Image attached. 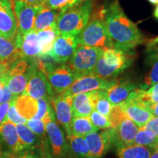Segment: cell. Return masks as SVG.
Here are the masks:
<instances>
[{
  "mask_svg": "<svg viewBox=\"0 0 158 158\" xmlns=\"http://www.w3.org/2000/svg\"><path fill=\"white\" fill-rule=\"evenodd\" d=\"M137 86L133 82L124 81H117L106 91L108 100L113 106H117L128 98L132 92L135 90Z\"/></svg>",
  "mask_w": 158,
  "mask_h": 158,
  "instance_id": "obj_20",
  "label": "cell"
},
{
  "mask_svg": "<svg viewBox=\"0 0 158 158\" xmlns=\"http://www.w3.org/2000/svg\"><path fill=\"white\" fill-rule=\"evenodd\" d=\"M117 136V147L134 143L135 135L139 127L130 118L124 116L115 127Z\"/></svg>",
  "mask_w": 158,
  "mask_h": 158,
  "instance_id": "obj_21",
  "label": "cell"
},
{
  "mask_svg": "<svg viewBox=\"0 0 158 158\" xmlns=\"http://www.w3.org/2000/svg\"><path fill=\"white\" fill-rule=\"evenodd\" d=\"M149 48L148 56L147 57V64L149 67V70L146 74L143 80V84L141 89L150 87L158 82V49L154 47Z\"/></svg>",
  "mask_w": 158,
  "mask_h": 158,
  "instance_id": "obj_24",
  "label": "cell"
},
{
  "mask_svg": "<svg viewBox=\"0 0 158 158\" xmlns=\"http://www.w3.org/2000/svg\"><path fill=\"white\" fill-rule=\"evenodd\" d=\"M45 124V131L48 134L53 153L57 157L64 155L68 149L63 131L59 127L55 118V114L52 110L43 120Z\"/></svg>",
  "mask_w": 158,
  "mask_h": 158,
  "instance_id": "obj_14",
  "label": "cell"
},
{
  "mask_svg": "<svg viewBox=\"0 0 158 158\" xmlns=\"http://www.w3.org/2000/svg\"><path fill=\"white\" fill-rule=\"evenodd\" d=\"M84 137L88 144L89 158H101L110 147L118 145L116 131L114 127L106 129L100 133L92 132Z\"/></svg>",
  "mask_w": 158,
  "mask_h": 158,
  "instance_id": "obj_9",
  "label": "cell"
},
{
  "mask_svg": "<svg viewBox=\"0 0 158 158\" xmlns=\"http://www.w3.org/2000/svg\"><path fill=\"white\" fill-rule=\"evenodd\" d=\"M141 95L151 106L158 102V82L150 86L148 90L141 89Z\"/></svg>",
  "mask_w": 158,
  "mask_h": 158,
  "instance_id": "obj_35",
  "label": "cell"
},
{
  "mask_svg": "<svg viewBox=\"0 0 158 158\" xmlns=\"http://www.w3.org/2000/svg\"><path fill=\"white\" fill-rule=\"evenodd\" d=\"M84 0H44L42 5L51 10L62 12L79 5Z\"/></svg>",
  "mask_w": 158,
  "mask_h": 158,
  "instance_id": "obj_33",
  "label": "cell"
},
{
  "mask_svg": "<svg viewBox=\"0 0 158 158\" xmlns=\"http://www.w3.org/2000/svg\"><path fill=\"white\" fill-rule=\"evenodd\" d=\"M21 158H36V157H32V156H30V155H25V156H23V157H22Z\"/></svg>",
  "mask_w": 158,
  "mask_h": 158,
  "instance_id": "obj_48",
  "label": "cell"
},
{
  "mask_svg": "<svg viewBox=\"0 0 158 158\" xmlns=\"http://www.w3.org/2000/svg\"><path fill=\"white\" fill-rule=\"evenodd\" d=\"M59 35L60 34L57 29L56 23L49 26L43 30L37 31V35L41 49L40 56H45L50 54L54 46L55 40Z\"/></svg>",
  "mask_w": 158,
  "mask_h": 158,
  "instance_id": "obj_23",
  "label": "cell"
},
{
  "mask_svg": "<svg viewBox=\"0 0 158 158\" xmlns=\"http://www.w3.org/2000/svg\"><path fill=\"white\" fill-rule=\"evenodd\" d=\"M71 149L78 157L81 158H89V147L86 141L83 136L74 135H67Z\"/></svg>",
  "mask_w": 158,
  "mask_h": 158,
  "instance_id": "obj_31",
  "label": "cell"
},
{
  "mask_svg": "<svg viewBox=\"0 0 158 158\" xmlns=\"http://www.w3.org/2000/svg\"><path fill=\"white\" fill-rule=\"evenodd\" d=\"M154 17L156 19L158 20V4L157 5V7H155V10H154Z\"/></svg>",
  "mask_w": 158,
  "mask_h": 158,
  "instance_id": "obj_46",
  "label": "cell"
},
{
  "mask_svg": "<svg viewBox=\"0 0 158 158\" xmlns=\"http://www.w3.org/2000/svg\"><path fill=\"white\" fill-rule=\"evenodd\" d=\"M54 93L62 94L76 80L68 64L57 63L45 73Z\"/></svg>",
  "mask_w": 158,
  "mask_h": 158,
  "instance_id": "obj_12",
  "label": "cell"
},
{
  "mask_svg": "<svg viewBox=\"0 0 158 158\" xmlns=\"http://www.w3.org/2000/svg\"><path fill=\"white\" fill-rule=\"evenodd\" d=\"M78 45V35H59L48 55L56 63L64 64L74 54Z\"/></svg>",
  "mask_w": 158,
  "mask_h": 158,
  "instance_id": "obj_15",
  "label": "cell"
},
{
  "mask_svg": "<svg viewBox=\"0 0 158 158\" xmlns=\"http://www.w3.org/2000/svg\"><path fill=\"white\" fill-rule=\"evenodd\" d=\"M131 54L116 48L104 49L92 73L100 78H114L131 64Z\"/></svg>",
  "mask_w": 158,
  "mask_h": 158,
  "instance_id": "obj_4",
  "label": "cell"
},
{
  "mask_svg": "<svg viewBox=\"0 0 158 158\" xmlns=\"http://www.w3.org/2000/svg\"><path fill=\"white\" fill-rule=\"evenodd\" d=\"M93 6L90 0H84L79 5L59 12L56 27L60 35H78L88 24Z\"/></svg>",
  "mask_w": 158,
  "mask_h": 158,
  "instance_id": "obj_2",
  "label": "cell"
},
{
  "mask_svg": "<svg viewBox=\"0 0 158 158\" xmlns=\"http://www.w3.org/2000/svg\"><path fill=\"white\" fill-rule=\"evenodd\" d=\"M7 118L13 123H14L15 125L20 124H26V122H27V120L20 115L18 112L16 107H15V98L10 102V105L7 113Z\"/></svg>",
  "mask_w": 158,
  "mask_h": 158,
  "instance_id": "obj_37",
  "label": "cell"
},
{
  "mask_svg": "<svg viewBox=\"0 0 158 158\" xmlns=\"http://www.w3.org/2000/svg\"><path fill=\"white\" fill-rule=\"evenodd\" d=\"M92 102L94 110H96L104 116H109L114 106L108 100L106 90L92 91Z\"/></svg>",
  "mask_w": 158,
  "mask_h": 158,
  "instance_id": "obj_30",
  "label": "cell"
},
{
  "mask_svg": "<svg viewBox=\"0 0 158 158\" xmlns=\"http://www.w3.org/2000/svg\"><path fill=\"white\" fill-rule=\"evenodd\" d=\"M10 102L11 101L0 104V127H1L3 122H5V120L7 118V113L10 107Z\"/></svg>",
  "mask_w": 158,
  "mask_h": 158,
  "instance_id": "obj_40",
  "label": "cell"
},
{
  "mask_svg": "<svg viewBox=\"0 0 158 158\" xmlns=\"http://www.w3.org/2000/svg\"><path fill=\"white\" fill-rule=\"evenodd\" d=\"M150 158H158V147L154 149L152 154Z\"/></svg>",
  "mask_w": 158,
  "mask_h": 158,
  "instance_id": "obj_45",
  "label": "cell"
},
{
  "mask_svg": "<svg viewBox=\"0 0 158 158\" xmlns=\"http://www.w3.org/2000/svg\"><path fill=\"white\" fill-rule=\"evenodd\" d=\"M103 19L114 48L132 53L135 47L146 41L136 24L124 14L117 1L104 8Z\"/></svg>",
  "mask_w": 158,
  "mask_h": 158,
  "instance_id": "obj_1",
  "label": "cell"
},
{
  "mask_svg": "<svg viewBox=\"0 0 158 158\" xmlns=\"http://www.w3.org/2000/svg\"><path fill=\"white\" fill-rule=\"evenodd\" d=\"M12 1H13V0H12Z\"/></svg>",
  "mask_w": 158,
  "mask_h": 158,
  "instance_id": "obj_49",
  "label": "cell"
},
{
  "mask_svg": "<svg viewBox=\"0 0 158 158\" xmlns=\"http://www.w3.org/2000/svg\"><path fill=\"white\" fill-rule=\"evenodd\" d=\"M156 44H158V36L156 37L155 38L149 40V43H148V44H147V47L148 48H151V47L155 46Z\"/></svg>",
  "mask_w": 158,
  "mask_h": 158,
  "instance_id": "obj_43",
  "label": "cell"
},
{
  "mask_svg": "<svg viewBox=\"0 0 158 158\" xmlns=\"http://www.w3.org/2000/svg\"><path fill=\"white\" fill-rule=\"evenodd\" d=\"M103 49L78 45L76 50L68 60V66L76 78L93 73L94 68Z\"/></svg>",
  "mask_w": 158,
  "mask_h": 158,
  "instance_id": "obj_6",
  "label": "cell"
},
{
  "mask_svg": "<svg viewBox=\"0 0 158 158\" xmlns=\"http://www.w3.org/2000/svg\"><path fill=\"white\" fill-rule=\"evenodd\" d=\"M26 124L33 133L36 134L39 137H43L46 133L45 122L43 120L37 119V118H31V119L27 120Z\"/></svg>",
  "mask_w": 158,
  "mask_h": 158,
  "instance_id": "obj_36",
  "label": "cell"
},
{
  "mask_svg": "<svg viewBox=\"0 0 158 158\" xmlns=\"http://www.w3.org/2000/svg\"><path fill=\"white\" fill-rule=\"evenodd\" d=\"M59 12L51 10L45 6H39L38 10L35 17L33 31H38L43 30L49 26L56 23Z\"/></svg>",
  "mask_w": 158,
  "mask_h": 158,
  "instance_id": "obj_26",
  "label": "cell"
},
{
  "mask_svg": "<svg viewBox=\"0 0 158 158\" xmlns=\"http://www.w3.org/2000/svg\"><path fill=\"white\" fill-rule=\"evenodd\" d=\"M0 158H16L14 155H12L10 153H6L2 154V155H0Z\"/></svg>",
  "mask_w": 158,
  "mask_h": 158,
  "instance_id": "obj_44",
  "label": "cell"
},
{
  "mask_svg": "<svg viewBox=\"0 0 158 158\" xmlns=\"http://www.w3.org/2000/svg\"><path fill=\"white\" fill-rule=\"evenodd\" d=\"M93 110L92 92L80 93L73 97V116H89Z\"/></svg>",
  "mask_w": 158,
  "mask_h": 158,
  "instance_id": "obj_25",
  "label": "cell"
},
{
  "mask_svg": "<svg viewBox=\"0 0 158 158\" xmlns=\"http://www.w3.org/2000/svg\"><path fill=\"white\" fill-rule=\"evenodd\" d=\"M151 112L153 117H158V102L151 106Z\"/></svg>",
  "mask_w": 158,
  "mask_h": 158,
  "instance_id": "obj_42",
  "label": "cell"
},
{
  "mask_svg": "<svg viewBox=\"0 0 158 158\" xmlns=\"http://www.w3.org/2000/svg\"><path fill=\"white\" fill-rule=\"evenodd\" d=\"M13 7L17 21V31L25 35L33 31L39 6H32L22 0H13Z\"/></svg>",
  "mask_w": 158,
  "mask_h": 158,
  "instance_id": "obj_13",
  "label": "cell"
},
{
  "mask_svg": "<svg viewBox=\"0 0 158 158\" xmlns=\"http://www.w3.org/2000/svg\"><path fill=\"white\" fill-rule=\"evenodd\" d=\"M21 57L23 56L15 35L10 39L0 35V68L7 69Z\"/></svg>",
  "mask_w": 158,
  "mask_h": 158,
  "instance_id": "obj_18",
  "label": "cell"
},
{
  "mask_svg": "<svg viewBox=\"0 0 158 158\" xmlns=\"http://www.w3.org/2000/svg\"><path fill=\"white\" fill-rule=\"evenodd\" d=\"M122 110L138 127H142L153 117L151 106L141 95V89L131 92L126 100L119 104Z\"/></svg>",
  "mask_w": 158,
  "mask_h": 158,
  "instance_id": "obj_7",
  "label": "cell"
},
{
  "mask_svg": "<svg viewBox=\"0 0 158 158\" xmlns=\"http://www.w3.org/2000/svg\"><path fill=\"white\" fill-rule=\"evenodd\" d=\"M15 98L16 97L13 96V94L9 90L7 85H5L2 88L0 89V104L11 101Z\"/></svg>",
  "mask_w": 158,
  "mask_h": 158,
  "instance_id": "obj_38",
  "label": "cell"
},
{
  "mask_svg": "<svg viewBox=\"0 0 158 158\" xmlns=\"http://www.w3.org/2000/svg\"><path fill=\"white\" fill-rule=\"evenodd\" d=\"M27 4L32 6H40L44 0H22Z\"/></svg>",
  "mask_w": 158,
  "mask_h": 158,
  "instance_id": "obj_41",
  "label": "cell"
},
{
  "mask_svg": "<svg viewBox=\"0 0 158 158\" xmlns=\"http://www.w3.org/2000/svg\"><path fill=\"white\" fill-rule=\"evenodd\" d=\"M17 21L12 0H0V35L10 39L17 33Z\"/></svg>",
  "mask_w": 158,
  "mask_h": 158,
  "instance_id": "obj_17",
  "label": "cell"
},
{
  "mask_svg": "<svg viewBox=\"0 0 158 158\" xmlns=\"http://www.w3.org/2000/svg\"><path fill=\"white\" fill-rule=\"evenodd\" d=\"M134 143L155 149L158 147V138L150 130L145 129L143 127H139L134 140Z\"/></svg>",
  "mask_w": 158,
  "mask_h": 158,
  "instance_id": "obj_32",
  "label": "cell"
},
{
  "mask_svg": "<svg viewBox=\"0 0 158 158\" xmlns=\"http://www.w3.org/2000/svg\"><path fill=\"white\" fill-rule=\"evenodd\" d=\"M104 8L92 11L89 21L78 35L79 45L102 49L114 48V43L108 35L103 19Z\"/></svg>",
  "mask_w": 158,
  "mask_h": 158,
  "instance_id": "obj_3",
  "label": "cell"
},
{
  "mask_svg": "<svg viewBox=\"0 0 158 158\" xmlns=\"http://www.w3.org/2000/svg\"><path fill=\"white\" fill-rule=\"evenodd\" d=\"M51 100H36L27 94H21L15 98V104L19 114L26 120L31 118L44 120L53 110Z\"/></svg>",
  "mask_w": 158,
  "mask_h": 158,
  "instance_id": "obj_8",
  "label": "cell"
},
{
  "mask_svg": "<svg viewBox=\"0 0 158 158\" xmlns=\"http://www.w3.org/2000/svg\"><path fill=\"white\" fill-rule=\"evenodd\" d=\"M117 81H118L115 78H100L96 75L91 73L76 79L73 84L62 94L73 97L76 94L94 90H107Z\"/></svg>",
  "mask_w": 158,
  "mask_h": 158,
  "instance_id": "obj_10",
  "label": "cell"
},
{
  "mask_svg": "<svg viewBox=\"0 0 158 158\" xmlns=\"http://www.w3.org/2000/svg\"><path fill=\"white\" fill-rule=\"evenodd\" d=\"M0 136L6 145L14 152H21L16 125L6 118L0 127Z\"/></svg>",
  "mask_w": 158,
  "mask_h": 158,
  "instance_id": "obj_22",
  "label": "cell"
},
{
  "mask_svg": "<svg viewBox=\"0 0 158 158\" xmlns=\"http://www.w3.org/2000/svg\"><path fill=\"white\" fill-rule=\"evenodd\" d=\"M148 1L153 5H157L158 4V0H148Z\"/></svg>",
  "mask_w": 158,
  "mask_h": 158,
  "instance_id": "obj_47",
  "label": "cell"
},
{
  "mask_svg": "<svg viewBox=\"0 0 158 158\" xmlns=\"http://www.w3.org/2000/svg\"><path fill=\"white\" fill-rule=\"evenodd\" d=\"M15 37L23 57L33 59L40 56L41 49L36 31H31L25 35L17 31Z\"/></svg>",
  "mask_w": 158,
  "mask_h": 158,
  "instance_id": "obj_19",
  "label": "cell"
},
{
  "mask_svg": "<svg viewBox=\"0 0 158 158\" xmlns=\"http://www.w3.org/2000/svg\"><path fill=\"white\" fill-rule=\"evenodd\" d=\"M117 149L118 158H150L155 149L135 143L120 146Z\"/></svg>",
  "mask_w": 158,
  "mask_h": 158,
  "instance_id": "obj_27",
  "label": "cell"
},
{
  "mask_svg": "<svg viewBox=\"0 0 158 158\" xmlns=\"http://www.w3.org/2000/svg\"><path fill=\"white\" fill-rule=\"evenodd\" d=\"M90 119L95 127L100 129H108L113 127L108 116H104L96 110H93L90 114Z\"/></svg>",
  "mask_w": 158,
  "mask_h": 158,
  "instance_id": "obj_34",
  "label": "cell"
},
{
  "mask_svg": "<svg viewBox=\"0 0 158 158\" xmlns=\"http://www.w3.org/2000/svg\"><path fill=\"white\" fill-rule=\"evenodd\" d=\"M54 106V114L59 124L64 127L67 135L71 134V122L73 114V96H66L60 94L54 96L51 100Z\"/></svg>",
  "mask_w": 158,
  "mask_h": 158,
  "instance_id": "obj_16",
  "label": "cell"
},
{
  "mask_svg": "<svg viewBox=\"0 0 158 158\" xmlns=\"http://www.w3.org/2000/svg\"><path fill=\"white\" fill-rule=\"evenodd\" d=\"M35 64V58L21 57L13 62L5 73L0 75L13 96L19 97L23 94Z\"/></svg>",
  "mask_w": 158,
  "mask_h": 158,
  "instance_id": "obj_5",
  "label": "cell"
},
{
  "mask_svg": "<svg viewBox=\"0 0 158 158\" xmlns=\"http://www.w3.org/2000/svg\"><path fill=\"white\" fill-rule=\"evenodd\" d=\"M99 129L92 124L89 116H73L71 122V134L77 136H85Z\"/></svg>",
  "mask_w": 158,
  "mask_h": 158,
  "instance_id": "obj_28",
  "label": "cell"
},
{
  "mask_svg": "<svg viewBox=\"0 0 158 158\" xmlns=\"http://www.w3.org/2000/svg\"><path fill=\"white\" fill-rule=\"evenodd\" d=\"M18 134L20 141V151L32 149L36 147L38 138L33 133L26 124H20L16 125Z\"/></svg>",
  "mask_w": 158,
  "mask_h": 158,
  "instance_id": "obj_29",
  "label": "cell"
},
{
  "mask_svg": "<svg viewBox=\"0 0 158 158\" xmlns=\"http://www.w3.org/2000/svg\"><path fill=\"white\" fill-rule=\"evenodd\" d=\"M35 64H36L34 70L29 79L27 87L23 94H27L36 100H51L54 96V93L51 87L46 75L37 67L36 60Z\"/></svg>",
  "mask_w": 158,
  "mask_h": 158,
  "instance_id": "obj_11",
  "label": "cell"
},
{
  "mask_svg": "<svg viewBox=\"0 0 158 158\" xmlns=\"http://www.w3.org/2000/svg\"><path fill=\"white\" fill-rule=\"evenodd\" d=\"M145 129L150 130L154 135L158 138V117H152L145 125L143 126Z\"/></svg>",
  "mask_w": 158,
  "mask_h": 158,
  "instance_id": "obj_39",
  "label": "cell"
}]
</instances>
